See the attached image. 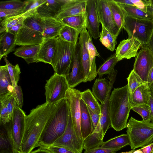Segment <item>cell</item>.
<instances>
[{"label": "cell", "mask_w": 153, "mask_h": 153, "mask_svg": "<svg viewBox=\"0 0 153 153\" xmlns=\"http://www.w3.org/2000/svg\"><path fill=\"white\" fill-rule=\"evenodd\" d=\"M59 102L54 104L46 102L37 105L25 115L22 135L21 153H30L39 147L41 138Z\"/></svg>", "instance_id": "cell-1"}, {"label": "cell", "mask_w": 153, "mask_h": 153, "mask_svg": "<svg viewBox=\"0 0 153 153\" xmlns=\"http://www.w3.org/2000/svg\"><path fill=\"white\" fill-rule=\"evenodd\" d=\"M131 109L127 85L114 88L110 94L108 104L111 126L117 131L126 128Z\"/></svg>", "instance_id": "cell-2"}, {"label": "cell", "mask_w": 153, "mask_h": 153, "mask_svg": "<svg viewBox=\"0 0 153 153\" xmlns=\"http://www.w3.org/2000/svg\"><path fill=\"white\" fill-rule=\"evenodd\" d=\"M70 108L66 98L60 101L39 143V147L51 145L64 132L69 118Z\"/></svg>", "instance_id": "cell-3"}, {"label": "cell", "mask_w": 153, "mask_h": 153, "mask_svg": "<svg viewBox=\"0 0 153 153\" xmlns=\"http://www.w3.org/2000/svg\"><path fill=\"white\" fill-rule=\"evenodd\" d=\"M44 22L36 12L26 18L16 37V45L19 46L41 44L43 36Z\"/></svg>", "instance_id": "cell-4"}, {"label": "cell", "mask_w": 153, "mask_h": 153, "mask_svg": "<svg viewBox=\"0 0 153 153\" xmlns=\"http://www.w3.org/2000/svg\"><path fill=\"white\" fill-rule=\"evenodd\" d=\"M131 149L143 148L153 142V123L140 121L131 117L126 127Z\"/></svg>", "instance_id": "cell-5"}, {"label": "cell", "mask_w": 153, "mask_h": 153, "mask_svg": "<svg viewBox=\"0 0 153 153\" xmlns=\"http://www.w3.org/2000/svg\"><path fill=\"white\" fill-rule=\"evenodd\" d=\"M76 45L63 40L59 36L57 37L56 47L51 64L54 73L65 76L69 74Z\"/></svg>", "instance_id": "cell-6"}, {"label": "cell", "mask_w": 153, "mask_h": 153, "mask_svg": "<svg viewBox=\"0 0 153 153\" xmlns=\"http://www.w3.org/2000/svg\"><path fill=\"white\" fill-rule=\"evenodd\" d=\"M124 12L123 29L127 32L128 38L138 40L141 43V47L146 45L153 33V21L133 18Z\"/></svg>", "instance_id": "cell-7"}, {"label": "cell", "mask_w": 153, "mask_h": 153, "mask_svg": "<svg viewBox=\"0 0 153 153\" xmlns=\"http://www.w3.org/2000/svg\"><path fill=\"white\" fill-rule=\"evenodd\" d=\"M25 112L17 105L14 109L10 122L4 125L12 146L13 153H21V142Z\"/></svg>", "instance_id": "cell-8"}, {"label": "cell", "mask_w": 153, "mask_h": 153, "mask_svg": "<svg viewBox=\"0 0 153 153\" xmlns=\"http://www.w3.org/2000/svg\"><path fill=\"white\" fill-rule=\"evenodd\" d=\"M45 88L46 102L54 104L66 98V91L70 88L66 76L54 73L46 80Z\"/></svg>", "instance_id": "cell-9"}, {"label": "cell", "mask_w": 153, "mask_h": 153, "mask_svg": "<svg viewBox=\"0 0 153 153\" xmlns=\"http://www.w3.org/2000/svg\"><path fill=\"white\" fill-rule=\"evenodd\" d=\"M82 93L75 88H70L66 91V98L69 103L75 134L79 143L83 147L84 142L81 129V109L80 103Z\"/></svg>", "instance_id": "cell-10"}, {"label": "cell", "mask_w": 153, "mask_h": 153, "mask_svg": "<svg viewBox=\"0 0 153 153\" xmlns=\"http://www.w3.org/2000/svg\"><path fill=\"white\" fill-rule=\"evenodd\" d=\"M153 67V54L147 45H143L135 58L133 70L147 82L149 72Z\"/></svg>", "instance_id": "cell-11"}, {"label": "cell", "mask_w": 153, "mask_h": 153, "mask_svg": "<svg viewBox=\"0 0 153 153\" xmlns=\"http://www.w3.org/2000/svg\"><path fill=\"white\" fill-rule=\"evenodd\" d=\"M51 145L67 148L75 153H82L83 148L75 134L70 110L68 122L64 132Z\"/></svg>", "instance_id": "cell-12"}, {"label": "cell", "mask_w": 153, "mask_h": 153, "mask_svg": "<svg viewBox=\"0 0 153 153\" xmlns=\"http://www.w3.org/2000/svg\"><path fill=\"white\" fill-rule=\"evenodd\" d=\"M97 9L100 23L117 39L121 32L113 17L107 0H96Z\"/></svg>", "instance_id": "cell-13"}, {"label": "cell", "mask_w": 153, "mask_h": 153, "mask_svg": "<svg viewBox=\"0 0 153 153\" xmlns=\"http://www.w3.org/2000/svg\"><path fill=\"white\" fill-rule=\"evenodd\" d=\"M71 69V71L66 76L70 88H73L81 82H86L88 81L82 64L81 47L79 42L76 45Z\"/></svg>", "instance_id": "cell-14"}, {"label": "cell", "mask_w": 153, "mask_h": 153, "mask_svg": "<svg viewBox=\"0 0 153 153\" xmlns=\"http://www.w3.org/2000/svg\"><path fill=\"white\" fill-rule=\"evenodd\" d=\"M85 16L87 30L91 37L96 39L100 36V22L97 13L96 0H87Z\"/></svg>", "instance_id": "cell-15"}, {"label": "cell", "mask_w": 153, "mask_h": 153, "mask_svg": "<svg viewBox=\"0 0 153 153\" xmlns=\"http://www.w3.org/2000/svg\"><path fill=\"white\" fill-rule=\"evenodd\" d=\"M141 45V43L135 39L128 38L123 40L120 42L116 49V57L119 62L124 59H130L132 57H136Z\"/></svg>", "instance_id": "cell-16"}, {"label": "cell", "mask_w": 153, "mask_h": 153, "mask_svg": "<svg viewBox=\"0 0 153 153\" xmlns=\"http://www.w3.org/2000/svg\"><path fill=\"white\" fill-rule=\"evenodd\" d=\"M117 73V71L114 69L110 74L108 75L109 80V86L107 95L104 101L101 103L100 104L101 117L99 123L103 137L110 125L108 113L109 101Z\"/></svg>", "instance_id": "cell-17"}, {"label": "cell", "mask_w": 153, "mask_h": 153, "mask_svg": "<svg viewBox=\"0 0 153 153\" xmlns=\"http://www.w3.org/2000/svg\"><path fill=\"white\" fill-rule=\"evenodd\" d=\"M88 34L86 27H85L80 33L78 42L81 47V58L85 74L87 81L91 82L96 77L91 71L90 58L86 45Z\"/></svg>", "instance_id": "cell-18"}, {"label": "cell", "mask_w": 153, "mask_h": 153, "mask_svg": "<svg viewBox=\"0 0 153 153\" xmlns=\"http://www.w3.org/2000/svg\"><path fill=\"white\" fill-rule=\"evenodd\" d=\"M86 1L87 0H65L56 19L60 20L65 17L85 14Z\"/></svg>", "instance_id": "cell-19"}, {"label": "cell", "mask_w": 153, "mask_h": 153, "mask_svg": "<svg viewBox=\"0 0 153 153\" xmlns=\"http://www.w3.org/2000/svg\"><path fill=\"white\" fill-rule=\"evenodd\" d=\"M65 0H45L37 9V13L42 17L56 18Z\"/></svg>", "instance_id": "cell-20"}, {"label": "cell", "mask_w": 153, "mask_h": 153, "mask_svg": "<svg viewBox=\"0 0 153 153\" xmlns=\"http://www.w3.org/2000/svg\"><path fill=\"white\" fill-rule=\"evenodd\" d=\"M57 37L45 39L41 44L36 62L51 64L56 49Z\"/></svg>", "instance_id": "cell-21"}, {"label": "cell", "mask_w": 153, "mask_h": 153, "mask_svg": "<svg viewBox=\"0 0 153 153\" xmlns=\"http://www.w3.org/2000/svg\"><path fill=\"white\" fill-rule=\"evenodd\" d=\"M43 19V36L44 40L56 37L57 36H58L64 25L56 18L45 17Z\"/></svg>", "instance_id": "cell-22"}, {"label": "cell", "mask_w": 153, "mask_h": 153, "mask_svg": "<svg viewBox=\"0 0 153 153\" xmlns=\"http://www.w3.org/2000/svg\"><path fill=\"white\" fill-rule=\"evenodd\" d=\"M150 93L149 85L146 82L138 87L133 93L129 95V100L131 107L144 105L149 106V96Z\"/></svg>", "instance_id": "cell-23"}, {"label": "cell", "mask_w": 153, "mask_h": 153, "mask_svg": "<svg viewBox=\"0 0 153 153\" xmlns=\"http://www.w3.org/2000/svg\"><path fill=\"white\" fill-rule=\"evenodd\" d=\"M40 46L41 44L22 46L17 48L13 54L23 59L28 64L36 62Z\"/></svg>", "instance_id": "cell-24"}, {"label": "cell", "mask_w": 153, "mask_h": 153, "mask_svg": "<svg viewBox=\"0 0 153 153\" xmlns=\"http://www.w3.org/2000/svg\"><path fill=\"white\" fill-rule=\"evenodd\" d=\"M81 109V129L83 140H84L94 131L90 115L86 104L81 99L80 100Z\"/></svg>", "instance_id": "cell-25"}, {"label": "cell", "mask_w": 153, "mask_h": 153, "mask_svg": "<svg viewBox=\"0 0 153 153\" xmlns=\"http://www.w3.org/2000/svg\"><path fill=\"white\" fill-rule=\"evenodd\" d=\"M16 36L8 32L1 34L0 36V60L15 49Z\"/></svg>", "instance_id": "cell-26"}, {"label": "cell", "mask_w": 153, "mask_h": 153, "mask_svg": "<svg viewBox=\"0 0 153 153\" xmlns=\"http://www.w3.org/2000/svg\"><path fill=\"white\" fill-rule=\"evenodd\" d=\"M109 80L106 78H99L95 81L92 87V93L96 98L101 103L105 100L107 95Z\"/></svg>", "instance_id": "cell-27"}, {"label": "cell", "mask_w": 153, "mask_h": 153, "mask_svg": "<svg viewBox=\"0 0 153 153\" xmlns=\"http://www.w3.org/2000/svg\"><path fill=\"white\" fill-rule=\"evenodd\" d=\"M103 138L98 124L93 132L84 140L83 149L86 151L100 146L103 142Z\"/></svg>", "instance_id": "cell-28"}, {"label": "cell", "mask_w": 153, "mask_h": 153, "mask_svg": "<svg viewBox=\"0 0 153 153\" xmlns=\"http://www.w3.org/2000/svg\"><path fill=\"white\" fill-rule=\"evenodd\" d=\"M37 9L5 19L0 22V33L7 31L13 26L23 22L27 17L35 13Z\"/></svg>", "instance_id": "cell-29"}, {"label": "cell", "mask_w": 153, "mask_h": 153, "mask_svg": "<svg viewBox=\"0 0 153 153\" xmlns=\"http://www.w3.org/2000/svg\"><path fill=\"white\" fill-rule=\"evenodd\" d=\"M120 4L126 15L130 17L139 19L153 21V12L150 7L148 11L145 12L135 6Z\"/></svg>", "instance_id": "cell-30"}, {"label": "cell", "mask_w": 153, "mask_h": 153, "mask_svg": "<svg viewBox=\"0 0 153 153\" xmlns=\"http://www.w3.org/2000/svg\"><path fill=\"white\" fill-rule=\"evenodd\" d=\"M13 88L7 65L0 66V96L9 92H12Z\"/></svg>", "instance_id": "cell-31"}, {"label": "cell", "mask_w": 153, "mask_h": 153, "mask_svg": "<svg viewBox=\"0 0 153 153\" xmlns=\"http://www.w3.org/2000/svg\"><path fill=\"white\" fill-rule=\"evenodd\" d=\"M114 22L121 31L123 29L125 22L124 10L119 4L114 0H107Z\"/></svg>", "instance_id": "cell-32"}, {"label": "cell", "mask_w": 153, "mask_h": 153, "mask_svg": "<svg viewBox=\"0 0 153 153\" xmlns=\"http://www.w3.org/2000/svg\"><path fill=\"white\" fill-rule=\"evenodd\" d=\"M59 20L63 25L76 30L80 33L86 27L85 14L65 17Z\"/></svg>", "instance_id": "cell-33"}, {"label": "cell", "mask_w": 153, "mask_h": 153, "mask_svg": "<svg viewBox=\"0 0 153 153\" xmlns=\"http://www.w3.org/2000/svg\"><path fill=\"white\" fill-rule=\"evenodd\" d=\"M127 145H129L127 135V134H123L103 142L100 146L109 149H121Z\"/></svg>", "instance_id": "cell-34"}, {"label": "cell", "mask_w": 153, "mask_h": 153, "mask_svg": "<svg viewBox=\"0 0 153 153\" xmlns=\"http://www.w3.org/2000/svg\"><path fill=\"white\" fill-rule=\"evenodd\" d=\"M81 99L94 112L101 115L100 104L89 89L82 92Z\"/></svg>", "instance_id": "cell-35"}, {"label": "cell", "mask_w": 153, "mask_h": 153, "mask_svg": "<svg viewBox=\"0 0 153 153\" xmlns=\"http://www.w3.org/2000/svg\"><path fill=\"white\" fill-rule=\"evenodd\" d=\"M79 34L80 32L76 30L64 25L59 36L63 40L76 45L78 43Z\"/></svg>", "instance_id": "cell-36"}, {"label": "cell", "mask_w": 153, "mask_h": 153, "mask_svg": "<svg viewBox=\"0 0 153 153\" xmlns=\"http://www.w3.org/2000/svg\"><path fill=\"white\" fill-rule=\"evenodd\" d=\"M100 34V41L107 49L113 51L117 42L114 36L102 25Z\"/></svg>", "instance_id": "cell-37"}, {"label": "cell", "mask_w": 153, "mask_h": 153, "mask_svg": "<svg viewBox=\"0 0 153 153\" xmlns=\"http://www.w3.org/2000/svg\"><path fill=\"white\" fill-rule=\"evenodd\" d=\"M118 62L115 53L109 57L97 70L99 78H101L104 74H110L114 69V66Z\"/></svg>", "instance_id": "cell-38"}, {"label": "cell", "mask_w": 153, "mask_h": 153, "mask_svg": "<svg viewBox=\"0 0 153 153\" xmlns=\"http://www.w3.org/2000/svg\"><path fill=\"white\" fill-rule=\"evenodd\" d=\"M0 153H13L10 138L3 125H0Z\"/></svg>", "instance_id": "cell-39"}, {"label": "cell", "mask_w": 153, "mask_h": 153, "mask_svg": "<svg viewBox=\"0 0 153 153\" xmlns=\"http://www.w3.org/2000/svg\"><path fill=\"white\" fill-rule=\"evenodd\" d=\"M128 89L129 95L132 94L138 87L147 82L143 81L133 70L127 78Z\"/></svg>", "instance_id": "cell-40"}, {"label": "cell", "mask_w": 153, "mask_h": 153, "mask_svg": "<svg viewBox=\"0 0 153 153\" xmlns=\"http://www.w3.org/2000/svg\"><path fill=\"white\" fill-rule=\"evenodd\" d=\"M3 58L7 65L13 86L14 88L17 85L19 79L20 75L21 73L20 68L18 64L13 65L10 63L7 59V56H4Z\"/></svg>", "instance_id": "cell-41"}, {"label": "cell", "mask_w": 153, "mask_h": 153, "mask_svg": "<svg viewBox=\"0 0 153 153\" xmlns=\"http://www.w3.org/2000/svg\"><path fill=\"white\" fill-rule=\"evenodd\" d=\"M117 3L135 6L145 12L150 7L148 1L147 0H114Z\"/></svg>", "instance_id": "cell-42"}, {"label": "cell", "mask_w": 153, "mask_h": 153, "mask_svg": "<svg viewBox=\"0 0 153 153\" xmlns=\"http://www.w3.org/2000/svg\"><path fill=\"white\" fill-rule=\"evenodd\" d=\"M24 1L12 0L0 2V10H21L25 6Z\"/></svg>", "instance_id": "cell-43"}, {"label": "cell", "mask_w": 153, "mask_h": 153, "mask_svg": "<svg viewBox=\"0 0 153 153\" xmlns=\"http://www.w3.org/2000/svg\"><path fill=\"white\" fill-rule=\"evenodd\" d=\"M132 110L140 114L142 118V120L146 122L151 121V111L149 106L141 105L133 106Z\"/></svg>", "instance_id": "cell-44"}, {"label": "cell", "mask_w": 153, "mask_h": 153, "mask_svg": "<svg viewBox=\"0 0 153 153\" xmlns=\"http://www.w3.org/2000/svg\"><path fill=\"white\" fill-rule=\"evenodd\" d=\"M86 45L89 56L91 70L92 63L94 60L96 59V56L99 57L100 55L95 47L94 45L91 37L89 34L88 36V38L86 43ZM94 76L96 77L94 75Z\"/></svg>", "instance_id": "cell-45"}, {"label": "cell", "mask_w": 153, "mask_h": 153, "mask_svg": "<svg viewBox=\"0 0 153 153\" xmlns=\"http://www.w3.org/2000/svg\"><path fill=\"white\" fill-rule=\"evenodd\" d=\"M0 124L5 125L9 123L10 120L9 116L8 109L5 101L0 97Z\"/></svg>", "instance_id": "cell-46"}, {"label": "cell", "mask_w": 153, "mask_h": 153, "mask_svg": "<svg viewBox=\"0 0 153 153\" xmlns=\"http://www.w3.org/2000/svg\"><path fill=\"white\" fill-rule=\"evenodd\" d=\"M12 94L17 106L22 108L23 105V93L21 86L18 85L16 86L13 88Z\"/></svg>", "instance_id": "cell-47"}, {"label": "cell", "mask_w": 153, "mask_h": 153, "mask_svg": "<svg viewBox=\"0 0 153 153\" xmlns=\"http://www.w3.org/2000/svg\"><path fill=\"white\" fill-rule=\"evenodd\" d=\"M45 0H29L24 1L25 5L22 13L37 8L45 2Z\"/></svg>", "instance_id": "cell-48"}, {"label": "cell", "mask_w": 153, "mask_h": 153, "mask_svg": "<svg viewBox=\"0 0 153 153\" xmlns=\"http://www.w3.org/2000/svg\"><path fill=\"white\" fill-rule=\"evenodd\" d=\"M22 13L21 10H0V22L3 20Z\"/></svg>", "instance_id": "cell-49"}, {"label": "cell", "mask_w": 153, "mask_h": 153, "mask_svg": "<svg viewBox=\"0 0 153 153\" xmlns=\"http://www.w3.org/2000/svg\"><path fill=\"white\" fill-rule=\"evenodd\" d=\"M120 149H109L99 146L93 149L85 151L83 153H115Z\"/></svg>", "instance_id": "cell-50"}, {"label": "cell", "mask_w": 153, "mask_h": 153, "mask_svg": "<svg viewBox=\"0 0 153 153\" xmlns=\"http://www.w3.org/2000/svg\"><path fill=\"white\" fill-rule=\"evenodd\" d=\"M42 148L47 149L52 153H75L67 148L52 145Z\"/></svg>", "instance_id": "cell-51"}, {"label": "cell", "mask_w": 153, "mask_h": 153, "mask_svg": "<svg viewBox=\"0 0 153 153\" xmlns=\"http://www.w3.org/2000/svg\"><path fill=\"white\" fill-rule=\"evenodd\" d=\"M92 123L93 129L94 131L97 125L99 123L101 115L97 114L91 110L87 106Z\"/></svg>", "instance_id": "cell-52"}, {"label": "cell", "mask_w": 153, "mask_h": 153, "mask_svg": "<svg viewBox=\"0 0 153 153\" xmlns=\"http://www.w3.org/2000/svg\"><path fill=\"white\" fill-rule=\"evenodd\" d=\"M23 22L13 26L9 28L6 32H9L16 36L22 26Z\"/></svg>", "instance_id": "cell-53"}, {"label": "cell", "mask_w": 153, "mask_h": 153, "mask_svg": "<svg viewBox=\"0 0 153 153\" xmlns=\"http://www.w3.org/2000/svg\"><path fill=\"white\" fill-rule=\"evenodd\" d=\"M143 153H152L153 151V142L149 145L140 149Z\"/></svg>", "instance_id": "cell-54"}, {"label": "cell", "mask_w": 153, "mask_h": 153, "mask_svg": "<svg viewBox=\"0 0 153 153\" xmlns=\"http://www.w3.org/2000/svg\"><path fill=\"white\" fill-rule=\"evenodd\" d=\"M149 103L151 111L150 121L153 123V98L150 92L149 96Z\"/></svg>", "instance_id": "cell-55"}, {"label": "cell", "mask_w": 153, "mask_h": 153, "mask_svg": "<svg viewBox=\"0 0 153 153\" xmlns=\"http://www.w3.org/2000/svg\"><path fill=\"white\" fill-rule=\"evenodd\" d=\"M30 153H52L46 149L39 147L38 149L33 151Z\"/></svg>", "instance_id": "cell-56"}, {"label": "cell", "mask_w": 153, "mask_h": 153, "mask_svg": "<svg viewBox=\"0 0 153 153\" xmlns=\"http://www.w3.org/2000/svg\"><path fill=\"white\" fill-rule=\"evenodd\" d=\"M146 45L153 54V33Z\"/></svg>", "instance_id": "cell-57"}, {"label": "cell", "mask_w": 153, "mask_h": 153, "mask_svg": "<svg viewBox=\"0 0 153 153\" xmlns=\"http://www.w3.org/2000/svg\"><path fill=\"white\" fill-rule=\"evenodd\" d=\"M147 82L148 84L153 83V67L152 68L149 72Z\"/></svg>", "instance_id": "cell-58"}, {"label": "cell", "mask_w": 153, "mask_h": 153, "mask_svg": "<svg viewBox=\"0 0 153 153\" xmlns=\"http://www.w3.org/2000/svg\"><path fill=\"white\" fill-rule=\"evenodd\" d=\"M151 94L153 98V83L148 84Z\"/></svg>", "instance_id": "cell-59"}, {"label": "cell", "mask_w": 153, "mask_h": 153, "mask_svg": "<svg viewBox=\"0 0 153 153\" xmlns=\"http://www.w3.org/2000/svg\"><path fill=\"white\" fill-rule=\"evenodd\" d=\"M149 6L152 9L153 12V0H148Z\"/></svg>", "instance_id": "cell-60"}, {"label": "cell", "mask_w": 153, "mask_h": 153, "mask_svg": "<svg viewBox=\"0 0 153 153\" xmlns=\"http://www.w3.org/2000/svg\"><path fill=\"white\" fill-rule=\"evenodd\" d=\"M133 153H143V152L140 149L134 150Z\"/></svg>", "instance_id": "cell-61"}, {"label": "cell", "mask_w": 153, "mask_h": 153, "mask_svg": "<svg viewBox=\"0 0 153 153\" xmlns=\"http://www.w3.org/2000/svg\"><path fill=\"white\" fill-rule=\"evenodd\" d=\"M134 150H132L131 151L128 152H122L120 153H133V152L134 151Z\"/></svg>", "instance_id": "cell-62"}, {"label": "cell", "mask_w": 153, "mask_h": 153, "mask_svg": "<svg viewBox=\"0 0 153 153\" xmlns=\"http://www.w3.org/2000/svg\"><path fill=\"white\" fill-rule=\"evenodd\" d=\"M152 153H153V152H152Z\"/></svg>", "instance_id": "cell-63"}, {"label": "cell", "mask_w": 153, "mask_h": 153, "mask_svg": "<svg viewBox=\"0 0 153 153\" xmlns=\"http://www.w3.org/2000/svg\"></svg>", "instance_id": "cell-64"}]
</instances>
